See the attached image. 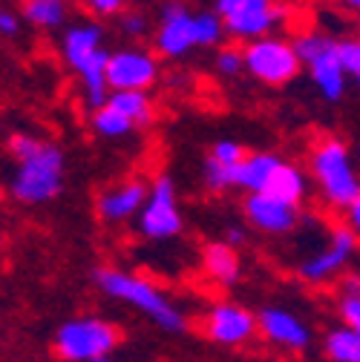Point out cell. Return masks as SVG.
<instances>
[{
	"label": "cell",
	"instance_id": "1",
	"mask_svg": "<svg viewBox=\"0 0 360 362\" xmlns=\"http://www.w3.org/2000/svg\"><path fill=\"white\" fill-rule=\"evenodd\" d=\"M61 55L69 64V69H75V75L81 81L84 104L89 110L107 104V98L113 93V86L107 81V64H110L113 52L104 49V29L99 23L67 26L64 37H61Z\"/></svg>",
	"mask_w": 360,
	"mask_h": 362
},
{
	"label": "cell",
	"instance_id": "2",
	"mask_svg": "<svg viewBox=\"0 0 360 362\" xmlns=\"http://www.w3.org/2000/svg\"><path fill=\"white\" fill-rule=\"evenodd\" d=\"M96 285L101 293H107L110 299H118L130 308H136L139 313H145L147 320L167 331V334H182L188 328V320L185 313L179 310L164 291H159L153 282L130 274V270H121V267H99L93 274Z\"/></svg>",
	"mask_w": 360,
	"mask_h": 362
},
{
	"label": "cell",
	"instance_id": "3",
	"mask_svg": "<svg viewBox=\"0 0 360 362\" xmlns=\"http://www.w3.org/2000/svg\"><path fill=\"white\" fill-rule=\"evenodd\" d=\"M308 173L332 210H346L360 196V175L351 164V150L343 139H320L308 153Z\"/></svg>",
	"mask_w": 360,
	"mask_h": 362
},
{
	"label": "cell",
	"instance_id": "4",
	"mask_svg": "<svg viewBox=\"0 0 360 362\" xmlns=\"http://www.w3.org/2000/svg\"><path fill=\"white\" fill-rule=\"evenodd\" d=\"M64 175H67L64 153L55 144L43 141L38 153H32L23 161H15V170L9 178V193L18 204H26V207L50 204L64 190Z\"/></svg>",
	"mask_w": 360,
	"mask_h": 362
},
{
	"label": "cell",
	"instance_id": "5",
	"mask_svg": "<svg viewBox=\"0 0 360 362\" xmlns=\"http://www.w3.org/2000/svg\"><path fill=\"white\" fill-rule=\"evenodd\" d=\"M121 345V331L99 316H75L55 331V356L67 362H101Z\"/></svg>",
	"mask_w": 360,
	"mask_h": 362
},
{
	"label": "cell",
	"instance_id": "6",
	"mask_svg": "<svg viewBox=\"0 0 360 362\" xmlns=\"http://www.w3.org/2000/svg\"><path fill=\"white\" fill-rule=\"evenodd\" d=\"M303 69V61L297 55L294 40L280 35H262L257 40H248L245 47V72L265 83V86H286L291 83Z\"/></svg>",
	"mask_w": 360,
	"mask_h": 362
},
{
	"label": "cell",
	"instance_id": "7",
	"mask_svg": "<svg viewBox=\"0 0 360 362\" xmlns=\"http://www.w3.org/2000/svg\"><path fill=\"white\" fill-rule=\"evenodd\" d=\"M213 9L225 21L228 35L245 43L271 35L280 23L288 21L286 0H216Z\"/></svg>",
	"mask_w": 360,
	"mask_h": 362
},
{
	"label": "cell",
	"instance_id": "8",
	"mask_svg": "<svg viewBox=\"0 0 360 362\" xmlns=\"http://www.w3.org/2000/svg\"><path fill=\"white\" fill-rule=\"evenodd\" d=\"M185 218L179 213L176 185L170 175H159L150 185L145 210L139 213V233L150 242H170L182 233Z\"/></svg>",
	"mask_w": 360,
	"mask_h": 362
},
{
	"label": "cell",
	"instance_id": "9",
	"mask_svg": "<svg viewBox=\"0 0 360 362\" xmlns=\"http://www.w3.org/2000/svg\"><path fill=\"white\" fill-rule=\"evenodd\" d=\"M357 242L360 236L349 228V224H340V228L332 230L326 247H320L317 253H311L300 267H297V274L305 285H326L332 279H337L346 264L351 262L354 250H357Z\"/></svg>",
	"mask_w": 360,
	"mask_h": 362
},
{
	"label": "cell",
	"instance_id": "10",
	"mask_svg": "<svg viewBox=\"0 0 360 362\" xmlns=\"http://www.w3.org/2000/svg\"><path fill=\"white\" fill-rule=\"evenodd\" d=\"M202 331L219 348H245L259 334V320L237 302H216L205 313Z\"/></svg>",
	"mask_w": 360,
	"mask_h": 362
},
{
	"label": "cell",
	"instance_id": "11",
	"mask_svg": "<svg viewBox=\"0 0 360 362\" xmlns=\"http://www.w3.org/2000/svg\"><path fill=\"white\" fill-rule=\"evenodd\" d=\"M196 47V12H191L179 0H167L159 12V29H156V52L162 58L179 61Z\"/></svg>",
	"mask_w": 360,
	"mask_h": 362
},
{
	"label": "cell",
	"instance_id": "12",
	"mask_svg": "<svg viewBox=\"0 0 360 362\" xmlns=\"http://www.w3.org/2000/svg\"><path fill=\"white\" fill-rule=\"evenodd\" d=\"M242 213L251 228H257L265 236H288L300 224V204H291L286 199H277L271 193H248Z\"/></svg>",
	"mask_w": 360,
	"mask_h": 362
},
{
	"label": "cell",
	"instance_id": "13",
	"mask_svg": "<svg viewBox=\"0 0 360 362\" xmlns=\"http://www.w3.org/2000/svg\"><path fill=\"white\" fill-rule=\"evenodd\" d=\"M257 320H259V337L271 348H280L286 354H305L311 348V342H314L311 328L300 320L294 310L262 308L257 313Z\"/></svg>",
	"mask_w": 360,
	"mask_h": 362
},
{
	"label": "cell",
	"instance_id": "14",
	"mask_svg": "<svg viewBox=\"0 0 360 362\" xmlns=\"http://www.w3.org/2000/svg\"><path fill=\"white\" fill-rule=\"evenodd\" d=\"M107 81L113 89H150L159 81V61L147 49H118L110 55Z\"/></svg>",
	"mask_w": 360,
	"mask_h": 362
},
{
	"label": "cell",
	"instance_id": "15",
	"mask_svg": "<svg viewBox=\"0 0 360 362\" xmlns=\"http://www.w3.org/2000/svg\"><path fill=\"white\" fill-rule=\"evenodd\" d=\"M150 196V187L142 178H127L116 187H107L96 199V213L104 224H124L130 218H139Z\"/></svg>",
	"mask_w": 360,
	"mask_h": 362
},
{
	"label": "cell",
	"instance_id": "16",
	"mask_svg": "<svg viewBox=\"0 0 360 362\" xmlns=\"http://www.w3.org/2000/svg\"><path fill=\"white\" fill-rule=\"evenodd\" d=\"M305 69H308V78H311L314 89H317L329 104L343 101L351 75H349V69L343 66V58H340V37H334L329 47H323L305 64Z\"/></svg>",
	"mask_w": 360,
	"mask_h": 362
},
{
	"label": "cell",
	"instance_id": "17",
	"mask_svg": "<svg viewBox=\"0 0 360 362\" xmlns=\"http://www.w3.org/2000/svg\"><path fill=\"white\" fill-rule=\"evenodd\" d=\"M202 270L219 288H234L242 276V262L231 242H208L202 247Z\"/></svg>",
	"mask_w": 360,
	"mask_h": 362
},
{
	"label": "cell",
	"instance_id": "18",
	"mask_svg": "<svg viewBox=\"0 0 360 362\" xmlns=\"http://www.w3.org/2000/svg\"><path fill=\"white\" fill-rule=\"evenodd\" d=\"M280 164L283 158L277 153H245V158L237 164V190L262 193Z\"/></svg>",
	"mask_w": 360,
	"mask_h": 362
},
{
	"label": "cell",
	"instance_id": "19",
	"mask_svg": "<svg viewBox=\"0 0 360 362\" xmlns=\"http://www.w3.org/2000/svg\"><path fill=\"white\" fill-rule=\"evenodd\" d=\"M265 193H271V196H277V199H286V202H291V204H303L305 196H308V175L303 173V167L283 161V164L274 170L271 181H268Z\"/></svg>",
	"mask_w": 360,
	"mask_h": 362
},
{
	"label": "cell",
	"instance_id": "20",
	"mask_svg": "<svg viewBox=\"0 0 360 362\" xmlns=\"http://www.w3.org/2000/svg\"><path fill=\"white\" fill-rule=\"evenodd\" d=\"M21 15L35 29L55 32V29H64L69 18V4L67 0H23Z\"/></svg>",
	"mask_w": 360,
	"mask_h": 362
},
{
	"label": "cell",
	"instance_id": "21",
	"mask_svg": "<svg viewBox=\"0 0 360 362\" xmlns=\"http://www.w3.org/2000/svg\"><path fill=\"white\" fill-rule=\"evenodd\" d=\"M107 104H113L116 110H121L139 129L142 127H150L153 124V115H156L147 89H113Z\"/></svg>",
	"mask_w": 360,
	"mask_h": 362
},
{
	"label": "cell",
	"instance_id": "22",
	"mask_svg": "<svg viewBox=\"0 0 360 362\" xmlns=\"http://www.w3.org/2000/svg\"><path fill=\"white\" fill-rule=\"evenodd\" d=\"M323 354L332 362H360V334L351 325H337L323 337Z\"/></svg>",
	"mask_w": 360,
	"mask_h": 362
},
{
	"label": "cell",
	"instance_id": "23",
	"mask_svg": "<svg viewBox=\"0 0 360 362\" xmlns=\"http://www.w3.org/2000/svg\"><path fill=\"white\" fill-rule=\"evenodd\" d=\"M89 124H93L96 135H101V139H124V135H130L133 129H139L136 124H133L121 110H116L113 104L96 107L93 115H89Z\"/></svg>",
	"mask_w": 360,
	"mask_h": 362
},
{
	"label": "cell",
	"instance_id": "24",
	"mask_svg": "<svg viewBox=\"0 0 360 362\" xmlns=\"http://www.w3.org/2000/svg\"><path fill=\"white\" fill-rule=\"evenodd\" d=\"M202 178L210 193H225V190L237 187V164H225V161L208 156L205 167H202Z\"/></svg>",
	"mask_w": 360,
	"mask_h": 362
},
{
	"label": "cell",
	"instance_id": "25",
	"mask_svg": "<svg viewBox=\"0 0 360 362\" xmlns=\"http://www.w3.org/2000/svg\"><path fill=\"white\" fill-rule=\"evenodd\" d=\"M228 29H225V21L219 18V12H196V47L199 49H210L219 47L225 40Z\"/></svg>",
	"mask_w": 360,
	"mask_h": 362
},
{
	"label": "cell",
	"instance_id": "26",
	"mask_svg": "<svg viewBox=\"0 0 360 362\" xmlns=\"http://www.w3.org/2000/svg\"><path fill=\"white\" fill-rule=\"evenodd\" d=\"M213 66H216V72H219L222 78H240V75L245 72V49L219 47Z\"/></svg>",
	"mask_w": 360,
	"mask_h": 362
},
{
	"label": "cell",
	"instance_id": "27",
	"mask_svg": "<svg viewBox=\"0 0 360 362\" xmlns=\"http://www.w3.org/2000/svg\"><path fill=\"white\" fill-rule=\"evenodd\" d=\"M6 147H9V156L15 161H23V158H29L32 153H38L43 147V139H38V135H32V132H12Z\"/></svg>",
	"mask_w": 360,
	"mask_h": 362
},
{
	"label": "cell",
	"instance_id": "28",
	"mask_svg": "<svg viewBox=\"0 0 360 362\" xmlns=\"http://www.w3.org/2000/svg\"><path fill=\"white\" fill-rule=\"evenodd\" d=\"M340 58L354 83L360 86V37H340Z\"/></svg>",
	"mask_w": 360,
	"mask_h": 362
},
{
	"label": "cell",
	"instance_id": "29",
	"mask_svg": "<svg viewBox=\"0 0 360 362\" xmlns=\"http://www.w3.org/2000/svg\"><path fill=\"white\" fill-rule=\"evenodd\" d=\"M245 147L240 144V141H234V139H219L213 147H210V153L208 156H213V158H219V161H225V164H240L242 158H245Z\"/></svg>",
	"mask_w": 360,
	"mask_h": 362
},
{
	"label": "cell",
	"instance_id": "30",
	"mask_svg": "<svg viewBox=\"0 0 360 362\" xmlns=\"http://www.w3.org/2000/svg\"><path fill=\"white\" fill-rule=\"evenodd\" d=\"M118 26H121V32H124L127 37H145L147 29H150L147 15H142V12H124V15L118 18Z\"/></svg>",
	"mask_w": 360,
	"mask_h": 362
},
{
	"label": "cell",
	"instance_id": "31",
	"mask_svg": "<svg viewBox=\"0 0 360 362\" xmlns=\"http://www.w3.org/2000/svg\"><path fill=\"white\" fill-rule=\"evenodd\" d=\"M340 320L360 334V296H340Z\"/></svg>",
	"mask_w": 360,
	"mask_h": 362
},
{
	"label": "cell",
	"instance_id": "32",
	"mask_svg": "<svg viewBox=\"0 0 360 362\" xmlns=\"http://www.w3.org/2000/svg\"><path fill=\"white\" fill-rule=\"evenodd\" d=\"M84 6L99 18H113V15H121L124 0H84Z\"/></svg>",
	"mask_w": 360,
	"mask_h": 362
},
{
	"label": "cell",
	"instance_id": "33",
	"mask_svg": "<svg viewBox=\"0 0 360 362\" xmlns=\"http://www.w3.org/2000/svg\"><path fill=\"white\" fill-rule=\"evenodd\" d=\"M21 18L15 12H9V9L0 12V32H4V37H18L21 35Z\"/></svg>",
	"mask_w": 360,
	"mask_h": 362
},
{
	"label": "cell",
	"instance_id": "34",
	"mask_svg": "<svg viewBox=\"0 0 360 362\" xmlns=\"http://www.w3.org/2000/svg\"><path fill=\"white\" fill-rule=\"evenodd\" d=\"M340 296H360V274H340Z\"/></svg>",
	"mask_w": 360,
	"mask_h": 362
},
{
	"label": "cell",
	"instance_id": "35",
	"mask_svg": "<svg viewBox=\"0 0 360 362\" xmlns=\"http://www.w3.org/2000/svg\"><path fill=\"white\" fill-rule=\"evenodd\" d=\"M343 213H346V224H349V228L360 236V196H357V199H354Z\"/></svg>",
	"mask_w": 360,
	"mask_h": 362
},
{
	"label": "cell",
	"instance_id": "36",
	"mask_svg": "<svg viewBox=\"0 0 360 362\" xmlns=\"http://www.w3.org/2000/svg\"><path fill=\"white\" fill-rule=\"evenodd\" d=\"M245 239H248V233H245V228H240V224H231V228L225 230V242H231L234 247H242Z\"/></svg>",
	"mask_w": 360,
	"mask_h": 362
},
{
	"label": "cell",
	"instance_id": "37",
	"mask_svg": "<svg viewBox=\"0 0 360 362\" xmlns=\"http://www.w3.org/2000/svg\"><path fill=\"white\" fill-rule=\"evenodd\" d=\"M337 4L343 9H349V12H360V0H337Z\"/></svg>",
	"mask_w": 360,
	"mask_h": 362
},
{
	"label": "cell",
	"instance_id": "38",
	"mask_svg": "<svg viewBox=\"0 0 360 362\" xmlns=\"http://www.w3.org/2000/svg\"><path fill=\"white\" fill-rule=\"evenodd\" d=\"M357 153H360V147H357Z\"/></svg>",
	"mask_w": 360,
	"mask_h": 362
}]
</instances>
